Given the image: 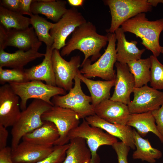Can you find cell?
Returning a JSON list of instances; mask_svg holds the SVG:
<instances>
[{"label": "cell", "mask_w": 163, "mask_h": 163, "mask_svg": "<svg viewBox=\"0 0 163 163\" xmlns=\"http://www.w3.org/2000/svg\"><path fill=\"white\" fill-rule=\"evenodd\" d=\"M155 120L152 112L140 113H131L127 125L134 127L138 133L144 137L149 132H152L163 143V136L158 130Z\"/></svg>", "instance_id": "25"}, {"label": "cell", "mask_w": 163, "mask_h": 163, "mask_svg": "<svg viewBox=\"0 0 163 163\" xmlns=\"http://www.w3.org/2000/svg\"><path fill=\"white\" fill-rule=\"evenodd\" d=\"M8 132L7 128L0 124V150L7 146Z\"/></svg>", "instance_id": "39"}, {"label": "cell", "mask_w": 163, "mask_h": 163, "mask_svg": "<svg viewBox=\"0 0 163 163\" xmlns=\"http://www.w3.org/2000/svg\"><path fill=\"white\" fill-rule=\"evenodd\" d=\"M108 42L107 35L98 34L95 26L92 23L87 21L75 29L60 53L62 56H67L73 51L78 50L85 56L81 64L91 56V62H94L101 57L100 51Z\"/></svg>", "instance_id": "1"}, {"label": "cell", "mask_w": 163, "mask_h": 163, "mask_svg": "<svg viewBox=\"0 0 163 163\" xmlns=\"http://www.w3.org/2000/svg\"><path fill=\"white\" fill-rule=\"evenodd\" d=\"M66 3L64 0H34L31 5V10L33 14H43L56 23L67 11Z\"/></svg>", "instance_id": "22"}, {"label": "cell", "mask_w": 163, "mask_h": 163, "mask_svg": "<svg viewBox=\"0 0 163 163\" xmlns=\"http://www.w3.org/2000/svg\"><path fill=\"white\" fill-rule=\"evenodd\" d=\"M12 149L6 147L0 150V163H14L11 157Z\"/></svg>", "instance_id": "37"}, {"label": "cell", "mask_w": 163, "mask_h": 163, "mask_svg": "<svg viewBox=\"0 0 163 163\" xmlns=\"http://www.w3.org/2000/svg\"><path fill=\"white\" fill-rule=\"evenodd\" d=\"M41 118L43 121L53 123L57 128L59 136L54 145L68 143L69 142L68 134L80 124V119L78 115L72 110L54 106L44 113Z\"/></svg>", "instance_id": "9"}, {"label": "cell", "mask_w": 163, "mask_h": 163, "mask_svg": "<svg viewBox=\"0 0 163 163\" xmlns=\"http://www.w3.org/2000/svg\"><path fill=\"white\" fill-rule=\"evenodd\" d=\"M147 2L152 7H156L159 3L163 4V0H147Z\"/></svg>", "instance_id": "41"}, {"label": "cell", "mask_w": 163, "mask_h": 163, "mask_svg": "<svg viewBox=\"0 0 163 163\" xmlns=\"http://www.w3.org/2000/svg\"><path fill=\"white\" fill-rule=\"evenodd\" d=\"M0 22L1 25L7 30L25 29L30 24V18L19 13L9 11L1 5Z\"/></svg>", "instance_id": "29"}, {"label": "cell", "mask_w": 163, "mask_h": 163, "mask_svg": "<svg viewBox=\"0 0 163 163\" xmlns=\"http://www.w3.org/2000/svg\"><path fill=\"white\" fill-rule=\"evenodd\" d=\"M121 28L124 32L134 34L142 40L141 43L153 55L157 57L161 53L159 43V37L163 30V18L154 21H149L145 13L138 14L127 20L121 25Z\"/></svg>", "instance_id": "2"}, {"label": "cell", "mask_w": 163, "mask_h": 163, "mask_svg": "<svg viewBox=\"0 0 163 163\" xmlns=\"http://www.w3.org/2000/svg\"><path fill=\"white\" fill-rule=\"evenodd\" d=\"M59 136L57 128L53 123L44 121L41 126L25 135L22 139L40 145L52 146Z\"/></svg>", "instance_id": "23"}, {"label": "cell", "mask_w": 163, "mask_h": 163, "mask_svg": "<svg viewBox=\"0 0 163 163\" xmlns=\"http://www.w3.org/2000/svg\"><path fill=\"white\" fill-rule=\"evenodd\" d=\"M149 58L151 62L150 85L157 90L163 89V65L153 55Z\"/></svg>", "instance_id": "31"}, {"label": "cell", "mask_w": 163, "mask_h": 163, "mask_svg": "<svg viewBox=\"0 0 163 163\" xmlns=\"http://www.w3.org/2000/svg\"><path fill=\"white\" fill-rule=\"evenodd\" d=\"M117 43L116 50L117 62L122 64H127L129 62L141 59L145 49H139L136 46L138 42L126 40L125 32L120 28L114 32Z\"/></svg>", "instance_id": "19"}, {"label": "cell", "mask_w": 163, "mask_h": 163, "mask_svg": "<svg viewBox=\"0 0 163 163\" xmlns=\"http://www.w3.org/2000/svg\"><path fill=\"white\" fill-rule=\"evenodd\" d=\"M133 130L136 150L133 154V158L141 159L149 163H155L156 159L162 157V152L158 149L153 148L148 139L141 137L135 129H133Z\"/></svg>", "instance_id": "27"}, {"label": "cell", "mask_w": 163, "mask_h": 163, "mask_svg": "<svg viewBox=\"0 0 163 163\" xmlns=\"http://www.w3.org/2000/svg\"><path fill=\"white\" fill-rule=\"evenodd\" d=\"M99 127L91 126L84 119L77 127L69 133V140L76 138L85 139L91 154L90 163H99L100 158L97 153L99 147L103 145L112 146L118 142L116 137L104 132Z\"/></svg>", "instance_id": "8"}, {"label": "cell", "mask_w": 163, "mask_h": 163, "mask_svg": "<svg viewBox=\"0 0 163 163\" xmlns=\"http://www.w3.org/2000/svg\"><path fill=\"white\" fill-rule=\"evenodd\" d=\"M41 45L32 27L24 29L7 30L0 24V50L12 46L24 51H38Z\"/></svg>", "instance_id": "11"}, {"label": "cell", "mask_w": 163, "mask_h": 163, "mask_svg": "<svg viewBox=\"0 0 163 163\" xmlns=\"http://www.w3.org/2000/svg\"><path fill=\"white\" fill-rule=\"evenodd\" d=\"M134 98L127 105L131 113H140L157 110L163 104V92L147 85L135 88Z\"/></svg>", "instance_id": "13"}, {"label": "cell", "mask_w": 163, "mask_h": 163, "mask_svg": "<svg viewBox=\"0 0 163 163\" xmlns=\"http://www.w3.org/2000/svg\"><path fill=\"white\" fill-rule=\"evenodd\" d=\"M112 147L116 152L118 163H128L127 156L130 148L123 142H117Z\"/></svg>", "instance_id": "34"}, {"label": "cell", "mask_w": 163, "mask_h": 163, "mask_svg": "<svg viewBox=\"0 0 163 163\" xmlns=\"http://www.w3.org/2000/svg\"><path fill=\"white\" fill-rule=\"evenodd\" d=\"M30 18V24L34 29L39 40L44 43L46 47L52 48L54 40L50 31L53 27L55 23L47 21L38 14H33Z\"/></svg>", "instance_id": "30"}, {"label": "cell", "mask_w": 163, "mask_h": 163, "mask_svg": "<svg viewBox=\"0 0 163 163\" xmlns=\"http://www.w3.org/2000/svg\"><path fill=\"white\" fill-rule=\"evenodd\" d=\"M69 146V143L61 145H54V150L49 155L36 163H63Z\"/></svg>", "instance_id": "33"}, {"label": "cell", "mask_w": 163, "mask_h": 163, "mask_svg": "<svg viewBox=\"0 0 163 163\" xmlns=\"http://www.w3.org/2000/svg\"><path fill=\"white\" fill-rule=\"evenodd\" d=\"M95 114L110 123L126 125L131 113L127 105L106 99L95 107Z\"/></svg>", "instance_id": "17"}, {"label": "cell", "mask_w": 163, "mask_h": 163, "mask_svg": "<svg viewBox=\"0 0 163 163\" xmlns=\"http://www.w3.org/2000/svg\"><path fill=\"white\" fill-rule=\"evenodd\" d=\"M157 124V129L163 136V104L159 108L152 111Z\"/></svg>", "instance_id": "35"}, {"label": "cell", "mask_w": 163, "mask_h": 163, "mask_svg": "<svg viewBox=\"0 0 163 163\" xmlns=\"http://www.w3.org/2000/svg\"><path fill=\"white\" fill-rule=\"evenodd\" d=\"M104 3L110 9L111 22L107 33H114L122 24L139 14L152 11L147 0H105Z\"/></svg>", "instance_id": "7"}, {"label": "cell", "mask_w": 163, "mask_h": 163, "mask_svg": "<svg viewBox=\"0 0 163 163\" xmlns=\"http://www.w3.org/2000/svg\"><path fill=\"white\" fill-rule=\"evenodd\" d=\"M52 106L42 100L34 99L25 110L22 111L19 118L11 129L12 150L17 147L24 136L43 124L42 115Z\"/></svg>", "instance_id": "3"}, {"label": "cell", "mask_w": 163, "mask_h": 163, "mask_svg": "<svg viewBox=\"0 0 163 163\" xmlns=\"http://www.w3.org/2000/svg\"><path fill=\"white\" fill-rule=\"evenodd\" d=\"M82 14L75 7L68 9L57 22L55 23L50 34L53 38L52 49L59 50L66 45L68 36L78 27L86 22Z\"/></svg>", "instance_id": "12"}, {"label": "cell", "mask_w": 163, "mask_h": 163, "mask_svg": "<svg viewBox=\"0 0 163 163\" xmlns=\"http://www.w3.org/2000/svg\"><path fill=\"white\" fill-rule=\"evenodd\" d=\"M8 83L21 99L20 106L22 111L26 109L27 102L30 99L40 100L53 106L51 101V98L56 95L66 94V91L63 89L44 84L40 81Z\"/></svg>", "instance_id": "5"}, {"label": "cell", "mask_w": 163, "mask_h": 163, "mask_svg": "<svg viewBox=\"0 0 163 163\" xmlns=\"http://www.w3.org/2000/svg\"><path fill=\"white\" fill-rule=\"evenodd\" d=\"M19 98L8 83L0 87V125L6 128L12 127L18 119L21 112Z\"/></svg>", "instance_id": "14"}, {"label": "cell", "mask_w": 163, "mask_h": 163, "mask_svg": "<svg viewBox=\"0 0 163 163\" xmlns=\"http://www.w3.org/2000/svg\"><path fill=\"white\" fill-rule=\"evenodd\" d=\"M20 6L19 13L31 16L33 14L31 10V5L33 0H20Z\"/></svg>", "instance_id": "38"}, {"label": "cell", "mask_w": 163, "mask_h": 163, "mask_svg": "<svg viewBox=\"0 0 163 163\" xmlns=\"http://www.w3.org/2000/svg\"><path fill=\"white\" fill-rule=\"evenodd\" d=\"M54 146L40 145L23 141L11 151L14 163H36L49 155Z\"/></svg>", "instance_id": "16"}, {"label": "cell", "mask_w": 163, "mask_h": 163, "mask_svg": "<svg viewBox=\"0 0 163 163\" xmlns=\"http://www.w3.org/2000/svg\"><path fill=\"white\" fill-rule=\"evenodd\" d=\"M0 2V5L7 9L13 12H19L20 0H2Z\"/></svg>", "instance_id": "36"}, {"label": "cell", "mask_w": 163, "mask_h": 163, "mask_svg": "<svg viewBox=\"0 0 163 163\" xmlns=\"http://www.w3.org/2000/svg\"><path fill=\"white\" fill-rule=\"evenodd\" d=\"M127 64L133 76L135 88L146 85L150 82L151 62L149 57L132 61Z\"/></svg>", "instance_id": "28"}, {"label": "cell", "mask_w": 163, "mask_h": 163, "mask_svg": "<svg viewBox=\"0 0 163 163\" xmlns=\"http://www.w3.org/2000/svg\"><path fill=\"white\" fill-rule=\"evenodd\" d=\"M92 126L99 127L105 130L110 135L119 139L130 148H136L133 136V130L127 125H123L108 122L95 114L85 119Z\"/></svg>", "instance_id": "18"}, {"label": "cell", "mask_w": 163, "mask_h": 163, "mask_svg": "<svg viewBox=\"0 0 163 163\" xmlns=\"http://www.w3.org/2000/svg\"><path fill=\"white\" fill-rule=\"evenodd\" d=\"M74 80V86L68 93L55 96L51 101L53 106L71 109L75 112L80 119H83L95 114V107L91 104V96L83 92L81 80L77 75Z\"/></svg>", "instance_id": "6"}, {"label": "cell", "mask_w": 163, "mask_h": 163, "mask_svg": "<svg viewBox=\"0 0 163 163\" xmlns=\"http://www.w3.org/2000/svg\"><path fill=\"white\" fill-rule=\"evenodd\" d=\"M45 54L30 50L24 51L18 50L13 53L0 50V67L24 69V66L37 58L44 56Z\"/></svg>", "instance_id": "21"}, {"label": "cell", "mask_w": 163, "mask_h": 163, "mask_svg": "<svg viewBox=\"0 0 163 163\" xmlns=\"http://www.w3.org/2000/svg\"><path fill=\"white\" fill-rule=\"evenodd\" d=\"M85 1L83 0H68L69 4L73 7L81 6L84 4Z\"/></svg>", "instance_id": "40"}, {"label": "cell", "mask_w": 163, "mask_h": 163, "mask_svg": "<svg viewBox=\"0 0 163 163\" xmlns=\"http://www.w3.org/2000/svg\"><path fill=\"white\" fill-rule=\"evenodd\" d=\"M107 35L108 44L104 53L93 64L88 59L81 65L80 73L88 78L98 77L106 81L115 79L116 74L113 67L117 62V40L115 33H108Z\"/></svg>", "instance_id": "4"}, {"label": "cell", "mask_w": 163, "mask_h": 163, "mask_svg": "<svg viewBox=\"0 0 163 163\" xmlns=\"http://www.w3.org/2000/svg\"><path fill=\"white\" fill-rule=\"evenodd\" d=\"M29 81L24 69H4L0 67V83L3 85L11 82L21 83Z\"/></svg>", "instance_id": "32"}, {"label": "cell", "mask_w": 163, "mask_h": 163, "mask_svg": "<svg viewBox=\"0 0 163 163\" xmlns=\"http://www.w3.org/2000/svg\"><path fill=\"white\" fill-rule=\"evenodd\" d=\"M161 53L163 54V46H161Z\"/></svg>", "instance_id": "42"}, {"label": "cell", "mask_w": 163, "mask_h": 163, "mask_svg": "<svg viewBox=\"0 0 163 163\" xmlns=\"http://www.w3.org/2000/svg\"><path fill=\"white\" fill-rule=\"evenodd\" d=\"M53 50L52 48L46 47L44 58L41 63L30 68L24 69L29 81H44L47 84L56 86L52 63Z\"/></svg>", "instance_id": "20"}, {"label": "cell", "mask_w": 163, "mask_h": 163, "mask_svg": "<svg viewBox=\"0 0 163 163\" xmlns=\"http://www.w3.org/2000/svg\"><path fill=\"white\" fill-rule=\"evenodd\" d=\"M117 69L114 90L110 99L128 105L130 102V95L135 88V81L127 64L117 62Z\"/></svg>", "instance_id": "15"}, {"label": "cell", "mask_w": 163, "mask_h": 163, "mask_svg": "<svg viewBox=\"0 0 163 163\" xmlns=\"http://www.w3.org/2000/svg\"><path fill=\"white\" fill-rule=\"evenodd\" d=\"M77 76L87 87L92 99L91 104L94 107L104 100L110 99V91L114 86L115 79L110 81H94L84 76L80 71Z\"/></svg>", "instance_id": "24"}, {"label": "cell", "mask_w": 163, "mask_h": 163, "mask_svg": "<svg viewBox=\"0 0 163 163\" xmlns=\"http://www.w3.org/2000/svg\"><path fill=\"white\" fill-rule=\"evenodd\" d=\"M85 139L76 137L70 140L63 163H90L91 154Z\"/></svg>", "instance_id": "26"}, {"label": "cell", "mask_w": 163, "mask_h": 163, "mask_svg": "<svg viewBox=\"0 0 163 163\" xmlns=\"http://www.w3.org/2000/svg\"><path fill=\"white\" fill-rule=\"evenodd\" d=\"M52 60L56 86L69 91L73 87V80L80 71V56H73L68 61L62 58L59 50L54 49Z\"/></svg>", "instance_id": "10"}]
</instances>
